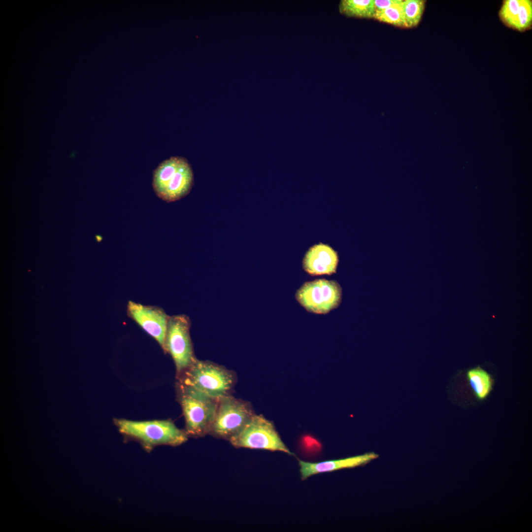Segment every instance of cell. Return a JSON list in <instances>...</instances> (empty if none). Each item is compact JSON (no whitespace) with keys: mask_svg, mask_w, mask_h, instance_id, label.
I'll use <instances>...</instances> for the list:
<instances>
[{"mask_svg":"<svg viewBox=\"0 0 532 532\" xmlns=\"http://www.w3.org/2000/svg\"><path fill=\"white\" fill-rule=\"evenodd\" d=\"M114 423L126 438L139 442L147 452L159 445L179 446L188 436L170 420L135 421L114 419Z\"/></svg>","mask_w":532,"mask_h":532,"instance_id":"obj_1","label":"cell"},{"mask_svg":"<svg viewBox=\"0 0 532 532\" xmlns=\"http://www.w3.org/2000/svg\"><path fill=\"white\" fill-rule=\"evenodd\" d=\"M194 183L191 166L182 157H171L162 162L153 173L152 186L157 196L166 202L178 200L188 195Z\"/></svg>","mask_w":532,"mask_h":532,"instance_id":"obj_2","label":"cell"},{"mask_svg":"<svg viewBox=\"0 0 532 532\" xmlns=\"http://www.w3.org/2000/svg\"><path fill=\"white\" fill-rule=\"evenodd\" d=\"M177 391L185 420L184 431L187 436L197 438L208 434L219 400L180 383L178 384Z\"/></svg>","mask_w":532,"mask_h":532,"instance_id":"obj_3","label":"cell"},{"mask_svg":"<svg viewBox=\"0 0 532 532\" xmlns=\"http://www.w3.org/2000/svg\"><path fill=\"white\" fill-rule=\"evenodd\" d=\"M179 377V383L218 400L230 395L235 383L232 371L214 363L197 359Z\"/></svg>","mask_w":532,"mask_h":532,"instance_id":"obj_4","label":"cell"},{"mask_svg":"<svg viewBox=\"0 0 532 532\" xmlns=\"http://www.w3.org/2000/svg\"><path fill=\"white\" fill-rule=\"evenodd\" d=\"M229 440L236 448L278 451L293 455L281 440L273 423L262 415L254 414Z\"/></svg>","mask_w":532,"mask_h":532,"instance_id":"obj_5","label":"cell"},{"mask_svg":"<svg viewBox=\"0 0 532 532\" xmlns=\"http://www.w3.org/2000/svg\"><path fill=\"white\" fill-rule=\"evenodd\" d=\"M190 321L185 315L169 316L163 349L171 356L178 376L196 359L190 334Z\"/></svg>","mask_w":532,"mask_h":532,"instance_id":"obj_6","label":"cell"},{"mask_svg":"<svg viewBox=\"0 0 532 532\" xmlns=\"http://www.w3.org/2000/svg\"><path fill=\"white\" fill-rule=\"evenodd\" d=\"M295 296L299 303L307 311L327 314L339 305L342 289L336 281L318 279L303 283Z\"/></svg>","mask_w":532,"mask_h":532,"instance_id":"obj_7","label":"cell"},{"mask_svg":"<svg viewBox=\"0 0 532 532\" xmlns=\"http://www.w3.org/2000/svg\"><path fill=\"white\" fill-rule=\"evenodd\" d=\"M254 414L249 403L227 395L218 400L209 434L229 440Z\"/></svg>","mask_w":532,"mask_h":532,"instance_id":"obj_8","label":"cell"},{"mask_svg":"<svg viewBox=\"0 0 532 532\" xmlns=\"http://www.w3.org/2000/svg\"><path fill=\"white\" fill-rule=\"evenodd\" d=\"M127 312L130 317L155 339L162 348H164L169 316L162 308L129 301Z\"/></svg>","mask_w":532,"mask_h":532,"instance_id":"obj_9","label":"cell"},{"mask_svg":"<svg viewBox=\"0 0 532 532\" xmlns=\"http://www.w3.org/2000/svg\"><path fill=\"white\" fill-rule=\"evenodd\" d=\"M338 263L337 252L329 245L320 243L307 251L302 265L304 270L312 276L330 275L336 272Z\"/></svg>","mask_w":532,"mask_h":532,"instance_id":"obj_10","label":"cell"},{"mask_svg":"<svg viewBox=\"0 0 532 532\" xmlns=\"http://www.w3.org/2000/svg\"><path fill=\"white\" fill-rule=\"evenodd\" d=\"M378 457L379 455L377 454L372 452L345 459L318 463H311L299 460L301 478L302 480H305L309 476L318 473L363 466L378 458Z\"/></svg>","mask_w":532,"mask_h":532,"instance_id":"obj_11","label":"cell"},{"mask_svg":"<svg viewBox=\"0 0 532 532\" xmlns=\"http://www.w3.org/2000/svg\"><path fill=\"white\" fill-rule=\"evenodd\" d=\"M469 384L479 400L486 399L490 394L494 381L492 376L480 366L469 369L466 373Z\"/></svg>","mask_w":532,"mask_h":532,"instance_id":"obj_12","label":"cell"},{"mask_svg":"<svg viewBox=\"0 0 532 532\" xmlns=\"http://www.w3.org/2000/svg\"><path fill=\"white\" fill-rule=\"evenodd\" d=\"M338 9L347 17L358 18H373L376 12L374 0H341Z\"/></svg>","mask_w":532,"mask_h":532,"instance_id":"obj_13","label":"cell"},{"mask_svg":"<svg viewBox=\"0 0 532 532\" xmlns=\"http://www.w3.org/2000/svg\"><path fill=\"white\" fill-rule=\"evenodd\" d=\"M402 2V0H399L387 8L376 11L373 18L395 26L406 28Z\"/></svg>","mask_w":532,"mask_h":532,"instance_id":"obj_14","label":"cell"},{"mask_svg":"<svg viewBox=\"0 0 532 532\" xmlns=\"http://www.w3.org/2000/svg\"><path fill=\"white\" fill-rule=\"evenodd\" d=\"M426 1L424 0H402L406 28H413L419 24L424 11Z\"/></svg>","mask_w":532,"mask_h":532,"instance_id":"obj_15","label":"cell"},{"mask_svg":"<svg viewBox=\"0 0 532 532\" xmlns=\"http://www.w3.org/2000/svg\"><path fill=\"white\" fill-rule=\"evenodd\" d=\"M521 0H504L499 12V16L507 27L515 29Z\"/></svg>","mask_w":532,"mask_h":532,"instance_id":"obj_16","label":"cell"},{"mask_svg":"<svg viewBox=\"0 0 532 532\" xmlns=\"http://www.w3.org/2000/svg\"><path fill=\"white\" fill-rule=\"evenodd\" d=\"M532 23V0H521L515 30L520 32H524L530 28Z\"/></svg>","mask_w":532,"mask_h":532,"instance_id":"obj_17","label":"cell"},{"mask_svg":"<svg viewBox=\"0 0 532 532\" xmlns=\"http://www.w3.org/2000/svg\"><path fill=\"white\" fill-rule=\"evenodd\" d=\"M398 0H374L376 11L385 9L397 2Z\"/></svg>","mask_w":532,"mask_h":532,"instance_id":"obj_18","label":"cell"}]
</instances>
